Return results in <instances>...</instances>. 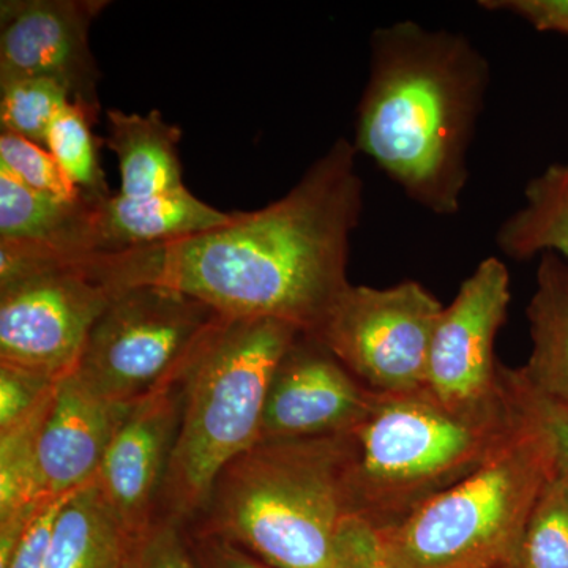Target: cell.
<instances>
[{"instance_id": "6da1fadb", "label": "cell", "mask_w": 568, "mask_h": 568, "mask_svg": "<svg viewBox=\"0 0 568 568\" xmlns=\"http://www.w3.org/2000/svg\"><path fill=\"white\" fill-rule=\"evenodd\" d=\"M355 155L342 138L275 203L233 212L192 237L100 254L102 263L122 287H168L230 320L283 321L315 334L351 284V235L364 205Z\"/></svg>"}, {"instance_id": "7a4b0ae2", "label": "cell", "mask_w": 568, "mask_h": 568, "mask_svg": "<svg viewBox=\"0 0 568 568\" xmlns=\"http://www.w3.org/2000/svg\"><path fill=\"white\" fill-rule=\"evenodd\" d=\"M488 81L487 59L459 33L413 21L377 29L355 151L422 207L437 215L458 212Z\"/></svg>"}, {"instance_id": "3957f363", "label": "cell", "mask_w": 568, "mask_h": 568, "mask_svg": "<svg viewBox=\"0 0 568 568\" xmlns=\"http://www.w3.org/2000/svg\"><path fill=\"white\" fill-rule=\"evenodd\" d=\"M541 405L521 369H510L503 394L473 406L444 405L426 388L379 396L347 433L351 514L394 528L495 457Z\"/></svg>"}, {"instance_id": "277c9868", "label": "cell", "mask_w": 568, "mask_h": 568, "mask_svg": "<svg viewBox=\"0 0 568 568\" xmlns=\"http://www.w3.org/2000/svg\"><path fill=\"white\" fill-rule=\"evenodd\" d=\"M347 462V435L257 443L224 467L193 529L272 568H342Z\"/></svg>"}, {"instance_id": "5b68a950", "label": "cell", "mask_w": 568, "mask_h": 568, "mask_svg": "<svg viewBox=\"0 0 568 568\" xmlns=\"http://www.w3.org/2000/svg\"><path fill=\"white\" fill-rule=\"evenodd\" d=\"M294 325L223 317L183 377L181 424L160 504L193 525L224 467L260 443L268 386L297 336Z\"/></svg>"}, {"instance_id": "8992f818", "label": "cell", "mask_w": 568, "mask_h": 568, "mask_svg": "<svg viewBox=\"0 0 568 568\" xmlns=\"http://www.w3.org/2000/svg\"><path fill=\"white\" fill-rule=\"evenodd\" d=\"M559 473L552 409L540 413L506 447L418 507L405 521L376 530L396 568L514 567L530 515Z\"/></svg>"}, {"instance_id": "52a82bcc", "label": "cell", "mask_w": 568, "mask_h": 568, "mask_svg": "<svg viewBox=\"0 0 568 568\" xmlns=\"http://www.w3.org/2000/svg\"><path fill=\"white\" fill-rule=\"evenodd\" d=\"M123 290L95 254L0 244V364L54 381L71 375L93 325Z\"/></svg>"}, {"instance_id": "ba28073f", "label": "cell", "mask_w": 568, "mask_h": 568, "mask_svg": "<svg viewBox=\"0 0 568 568\" xmlns=\"http://www.w3.org/2000/svg\"><path fill=\"white\" fill-rule=\"evenodd\" d=\"M222 320L178 291L126 287L93 325L73 373L110 402L133 405L182 383Z\"/></svg>"}, {"instance_id": "9c48e42d", "label": "cell", "mask_w": 568, "mask_h": 568, "mask_svg": "<svg viewBox=\"0 0 568 568\" xmlns=\"http://www.w3.org/2000/svg\"><path fill=\"white\" fill-rule=\"evenodd\" d=\"M443 310L417 282L386 290L349 284L310 336L373 394H414L426 386L429 347Z\"/></svg>"}, {"instance_id": "30bf717a", "label": "cell", "mask_w": 568, "mask_h": 568, "mask_svg": "<svg viewBox=\"0 0 568 568\" xmlns=\"http://www.w3.org/2000/svg\"><path fill=\"white\" fill-rule=\"evenodd\" d=\"M510 298L507 265L488 257L440 313L429 347L425 388L444 405H478L506 390L510 368L496 361L495 339L506 323Z\"/></svg>"}, {"instance_id": "8fae6325", "label": "cell", "mask_w": 568, "mask_h": 568, "mask_svg": "<svg viewBox=\"0 0 568 568\" xmlns=\"http://www.w3.org/2000/svg\"><path fill=\"white\" fill-rule=\"evenodd\" d=\"M103 0H3L0 7V82L44 78L71 102L99 118L100 73L89 31Z\"/></svg>"}, {"instance_id": "7c38bea8", "label": "cell", "mask_w": 568, "mask_h": 568, "mask_svg": "<svg viewBox=\"0 0 568 568\" xmlns=\"http://www.w3.org/2000/svg\"><path fill=\"white\" fill-rule=\"evenodd\" d=\"M379 396L316 338L301 334L272 377L260 443L347 435Z\"/></svg>"}, {"instance_id": "4fadbf2b", "label": "cell", "mask_w": 568, "mask_h": 568, "mask_svg": "<svg viewBox=\"0 0 568 568\" xmlns=\"http://www.w3.org/2000/svg\"><path fill=\"white\" fill-rule=\"evenodd\" d=\"M182 402L183 381L133 403L93 478L104 503L132 537L159 517Z\"/></svg>"}, {"instance_id": "5bb4252c", "label": "cell", "mask_w": 568, "mask_h": 568, "mask_svg": "<svg viewBox=\"0 0 568 568\" xmlns=\"http://www.w3.org/2000/svg\"><path fill=\"white\" fill-rule=\"evenodd\" d=\"M132 405L110 402L71 373L55 390L39 443V495L54 499L91 484Z\"/></svg>"}, {"instance_id": "9a60e30c", "label": "cell", "mask_w": 568, "mask_h": 568, "mask_svg": "<svg viewBox=\"0 0 568 568\" xmlns=\"http://www.w3.org/2000/svg\"><path fill=\"white\" fill-rule=\"evenodd\" d=\"M230 215L205 204L189 189L145 200L111 194L93 204L91 252L122 253L192 237L222 226Z\"/></svg>"}, {"instance_id": "2e32d148", "label": "cell", "mask_w": 568, "mask_h": 568, "mask_svg": "<svg viewBox=\"0 0 568 568\" xmlns=\"http://www.w3.org/2000/svg\"><path fill=\"white\" fill-rule=\"evenodd\" d=\"M95 201L37 192L0 171V244L31 245L62 256H91Z\"/></svg>"}, {"instance_id": "e0dca14e", "label": "cell", "mask_w": 568, "mask_h": 568, "mask_svg": "<svg viewBox=\"0 0 568 568\" xmlns=\"http://www.w3.org/2000/svg\"><path fill=\"white\" fill-rule=\"evenodd\" d=\"M106 121V145L118 156L122 196L145 200L186 189L178 151L182 132L162 112L108 110Z\"/></svg>"}, {"instance_id": "ac0fdd59", "label": "cell", "mask_w": 568, "mask_h": 568, "mask_svg": "<svg viewBox=\"0 0 568 568\" xmlns=\"http://www.w3.org/2000/svg\"><path fill=\"white\" fill-rule=\"evenodd\" d=\"M532 353L521 373L541 399L568 414V265L544 253L528 306Z\"/></svg>"}, {"instance_id": "d6986e66", "label": "cell", "mask_w": 568, "mask_h": 568, "mask_svg": "<svg viewBox=\"0 0 568 568\" xmlns=\"http://www.w3.org/2000/svg\"><path fill=\"white\" fill-rule=\"evenodd\" d=\"M132 538L92 480L62 507L44 568H118Z\"/></svg>"}, {"instance_id": "ffe728a7", "label": "cell", "mask_w": 568, "mask_h": 568, "mask_svg": "<svg viewBox=\"0 0 568 568\" xmlns=\"http://www.w3.org/2000/svg\"><path fill=\"white\" fill-rule=\"evenodd\" d=\"M526 204L504 222L496 241L508 257L537 253L568 257V164H552L526 186Z\"/></svg>"}, {"instance_id": "44dd1931", "label": "cell", "mask_w": 568, "mask_h": 568, "mask_svg": "<svg viewBox=\"0 0 568 568\" xmlns=\"http://www.w3.org/2000/svg\"><path fill=\"white\" fill-rule=\"evenodd\" d=\"M58 386L28 416L6 432H0V519L10 517L21 507L48 500L39 495L37 467L41 429L50 414Z\"/></svg>"}, {"instance_id": "7402d4cb", "label": "cell", "mask_w": 568, "mask_h": 568, "mask_svg": "<svg viewBox=\"0 0 568 568\" xmlns=\"http://www.w3.org/2000/svg\"><path fill=\"white\" fill-rule=\"evenodd\" d=\"M97 115L70 102L52 122L44 148L51 152L71 185L89 200L111 196L92 125Z\"/></svg>"}, {"instance_id": "603a6c76", "label": "cell", "mask_w": 568, "mask_h": 568, "mask_svg": "<svg viewBox=\"0 0 568 568\" xmlns=\"http://www.w3.org/2000/svg\"><path fill=\"white\" fill-rule=\"evenodd\" d=\"M70 102V93L63 85L44 78L0 82L2 132L44 145L52 122Z\"/></svg>"}, {"instance_id": "cb8c5ba5", "label": "cell", "mask_w": 568, "mask_h": 568, "mask_svg": "<svg viewBox=\"0 0 568 568\" xmlns=\"http://www.w3.org/2000/svg\"><path fill=\"white\" fill-rule=\"evenodd\" d=\"M511 568H568V481L560 470L537 500Z\"/></svg>"}, {"instance_id": "d4e9b609", "label": "cell", "mask_w": 568, "mask_h": 568, "mask_svg": "<svg viewBox=\"0 0 568 568\" xmlns=\"http://www.w3.org/2000/svg\"><path fill=\"white\" fill-rule=\"evenodd\" d=\"M0 171L37 192L54 194L63 200L82 196L44 145L18 134L0 133Z\"/></svg>"}, {"instance_id": "484cf974", "label": "cell", "mask_w": 568, "mask_h": 568, "mask_svg": "<svg viewBox=\"0 0 568 568\" xmlns=\"http://www.w3.org/2000/svg\"><path fill=\"white\" fill-rule=\"evenodd\" d=\"M185 526L159 515L148 529L130 540L118 568H197Z\"/></svg>"}, {"instance_id": "4316f807", "label": "cell", "mask_w": 568, "mask_h": 568, "mask_svg": "<svg viewBox=\"0 0 568 568\" xmlns=\"http://www.w3.org/2000/svg\"><path fill=\"white\" fill-rule=\"evenodd\" d=\"M58 384L31 369L0 364V432L28 416Z\"/></svg>"}, {"instance_id": "83f0119b", "label": "cell", "mask_w": 568, "mask_h": 568, "mask_svg": "<svg viewBox=\"0 0 568 568\" xmlns=\"http://www.w3.org/2000/svg\"><path fill=\"white\" fill-rule=\"evenodd\" d=\"M74 493V491H73ZM70 495L48 500L29 523L7 568H44L54 536L55 523Z\"/></svg>"}, {"instance_id": "f1b7e54d", "label": "cell", "mask_w": 568, "mask_h": 568, "mask_svg": "<svg viewBox=\"0 0 568 568\" xmlns=\"http://www.w3.org/2000/svg\"><path fill=\"white\" fill-rule=\"evenodd\" d=\"M342 568H396L387 558L376 529L364 519L349 517L339 537Z\"/></svg>"}, {"instance_id": "f546056e", "label": "cell", "mask_w": 568, "mask_h": 568, "mask_svg": "<svg viewBox=\"0 0 568 568\" xmlns=\"http://www.w3.org/2000/svg\"><path fill=\"white\" fill-rule=\"evenodd\" d=\"M480 6L518 14L537 31L568 36V0H487Z\"/></svg>"}, {"instance_id": "4dcf8cb0", "label": "cell", "mask_w": 568, "mask_h": 568, "mask_svg": "<svg viewBox=\"0 0 568 568\" xmlns=\"http://www.w3.org/2000/svg\"><path fill=\"white\" fill-rule=\"evenodd\" d=\"M189 538L197 568H272L237 545L211 534L192 529Z\"/></svg>"}, {"instance_id": "1f68e13d", "label": "cell", "mask_w": 568, "mask_h": 568, "mask_svg": "<svg viewBox=\"0 0 568 568\" xmlns=\"http://www.w3.org/2000/svg\"><path fill=\"white\" fill-rule=\"evenodd\" d=\"M552 424H555L556 436L559 446V470L568 481V414L552 407Z\"/></svg>"}, {"instance_id": "d6a6232c", "label": "cell", "mask_w": 568, "mask_h": 568, "mask_svg": "<svg viewBox=\"0 0 568 568\" xmlns=\"http://www.w3.org/2000/svg\"><path fill=\"white\" fill-rule=\"evenodd\" d=\"M507 568H511V567H507Z\"/></svg>"}]
</instances>
